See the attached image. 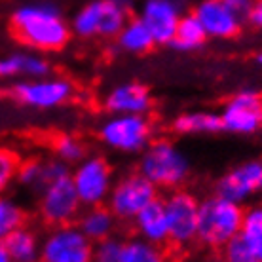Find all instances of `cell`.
Segmentation results:
<instances>
[{
	"label": "cell",
	"mask_w": 262,
	"mask_h": 262,
	"mask_svg": "<svg viewBox=\"0 0 262 262\" xmlns=\"http://www.w3.org/2000/svg\"><path fill=\"white\" fill-rule=\"evenodd\" d=\"M124 249V239L116 236L105 237L93 243V262H120Z\"/></svg>",
	"instance_id": "obj_30"
},
{
	"label": "cell",
	"mask_w": 262,
	"mask_h": 262,
	"mask_svg": "<svg viewBox=\"0 0 262 262\" xmlns=\"http://www.w3.org/2000/svg\"><path fill=\"white\" fill-rule=\"evenodd\" d=\"M40 262H93V242L74 224L53 226L40 242Z\"/></svg>",
	"instance_id": "obj_8"
},
{
	"label": "cell",
	"mask_w": 262,
	"mask_h": 262,
	"mask_svg": "<svg viewBox=\"0 0 262 262\" xmlns=\"http://www.w3.org/2000/svg\"><path fill=\"white\" fill-rule=\"evenodd\" d=\"M63 177H71V167L57 158L27 160L19 165V171H17V181L21 186H25L33 192H38V194L48 184L55 183Z\"/></svg>",
	"instance_id": "obj_17"
},
{
	"label": "cell",
	"mask_w": 262,
	"mask_h": 262,
	"mask_svg": "<svg viewBox=\"0 0 262 262\" xmlns=\"http://www.w3.org/2000/svg\"><path fill=\"white\" fill-rule=\"evenodd\" d=\"M249 23L256 29H262V0H255L249 15Z\"/></svg>",
	"instance_id": "obj_33"
},
{
	"label": "cell",
	"mask_w": 262,
	"mask_h": 262,
	"mask_svg": "<svg viewBox=\"0 0 262 262\" xmlns=\"http://www.w3.org/2000/svg\"><path fill=\"white\" fill-rule=\"evenodd\" d=\"M52 148H53V156L69 165H76L78 162H82L88 156L85 154V144L78 137L69 135V133L57 135V137L53 139Z\"/></svg>",
	"instance_id": "obj_26"
},
{
	"label": "cell",
	"mask_w": 262,
	"mask_h": 262,
	"mask_svg": "<svg viewBox=\"0 0 262 262\" xmlns=\"http://www.w3.org/2000/svg\"><path fill=\"white\" fill-rule=\"evenodd\" d=\"M2 243L12 262H40V239L33 230L21 226Z\"/></svg>",
	"instance_id": "obj_23"
},
{
	"label": "cell",
	"mask_w": 262,
	"mask_h": 262,
	"mask_svg": "<svg viewBox=\"0 0 262 262\" xmlns=\"http://www.w3.org/2000/svg\"><path fill=\"white\" fill-rule=\"evenodd\" d=\"M154 105L150 90L141 82H124L114 85L103 99L111 114H148Z\"/></svg>",
	"instance_id": "obj_16"
},
{
	"label": "cell",
	"mask_w": 262,
	"mask_h": 262,
	"mask_svg": "<svg viewBox=\"0 0 262 262\" xmlns=\"http://www.w3.org/2000/svg\"><path fill=\"white\" fill-rule=\"evenodd\" d=\"M120 262H167V258L160 245H154L137 236L124 242Z\"/></svg>",
	"instance_id": "obj_25"
},
{
	"label": "cell",
	"mask_w": 262,
	"mask_h": 262,
	"mask_svg": "<svg viewBox=\"0 0 262 262\" xmlns=\"http://www.w3.org/2000/svg\"><path fill=\"white\" fill-rule=\"evenodd\" d=\"M205 40H207V34L196 15L183 13V17L179 19L175 36L171 40V46L179 52H196L205 44Z\"/></svg>",
	"instance_id": "obj_24"
},
{
	"label": "cell",
	"mask_w": 262,
	"mask_h": 262,
	"mask_svg": "<svg viewBox=\"0 0 262 262\" xmlns=\"http://www.w3.org/2000/svg\"><path fill=\"white\" fill-rule=\"evenodd\" d=\"M0 262H12L10 260V255H8L6 247H4V243H0Z\"/></svg>",
	"instance_id": "obj_34"
},
{
	"label": "cell",
	"mask_w": 262,
	"mask_h": 262,
	"mask_svg": "<svg viewBox=\"0 0 262 262\" xmlns=\"http://www.w3.org/2000/svg\"><path fill=\"white\" fill-rule=\"evenodd\" d=\"M80 209H82V203L74 190L71 177H63L55 183L48 184L46 188L40 192L38 213L42 221L52 226L72 224L74 219H78Z\"/></svg>",
	"instance_id": "obj_12"
},
{
	"label": "cell",
	"mask_w": 262,
	"mask_h": 262,
	"mask_svg": "<svg viewBox=\"0 0 262 262\" xmlns=\"http://www.w3.org/2000/svg\"><path fill=\"white\" fill-rule=\"evenodd\" d=\"M156 198H160L158 188L137 171L114 181L106 207L112 211L116 221H133Z\"/></svg>",
	"instance_id": "obj_7"
},
{
	"label": "cell",
	"mask_w": 262,
	"mask_h": 262,
	"mask_svg": "<svg viewBox=\"0 0 262 262\" xmlns=\"http://www.w3.org/2000/svg\"><path fill=\"white\" fill-rule=\"evenodd\" d=\"M74 95V85L65 78L44 76V78L23 80L12 88V97L23 106L34 111H52L69 103Z\"/></svg>",
	"instance_id": "obj_10"
},
{
	"label": "cell",
	"mask_w": 262,
	"mask_h": 262,
	"mask_svg": "<svg viewBox=\"0 0 262 262\" xmlns=\"http://www.w3.org/2000/svg\"><path fill=\"white\" fill-rule=\"evenodd\" d=\"M223 2L228 6L230 12L234 13L239 21H249V15H251V10H253L255 0H223Z\"/></svg>",
	"instance_id": "obj_32"
},
{
	"label": "cell",
	"mask_w": 262,
	"mask_h": 262,
	"mask_svg": "<svg viewBox=\"0 0 262 262\" xmlns=\"http://www.w3.org/2000/svg\"><path fill=\"white\" fill-rule=\"evenodd\" d=\"M167 223H169V243L175 247H188L198 239V215L200 200L192 192L177 188L169 190L164 198Z\"/></svg>",
	"instance_id": "obj_9"
},
{
	"label": "cell",
	"mask_w": 262,
	"mask_h": 262,
	"mask_svg": "<svg viewBox=\"0 0 262 262\" xmlns=\"http://www.w3.org/2000/svg\"><path fill=\"white\" fill-rule=\"evenodd\" d=\"M10 23L15 38L38 52H59L72 36L71 23L50 2L23 4L12 13Z\"/></svg>",
	"instance_id": "obj_1"
},
{
	"label": "cell",
	"mask_w": 262,
	"mask_h": 262,
	"mask_svg": "<svg viewBox=\"0 0 262 262\" xmlns=\"http://www.w3.org/2000/svg\"><path fill=\"white\" fill-rule=\"evenodd\" d=\"M192 13L202 23L207 38H234L239 33L243 23V21H239L234 13L230 12L228 6L224 4L223 0H202V2L196 4Z\"/></svg>",
	"instance_id": "obj_15"
},
{
	"label": "cell",
	"mask_w": 262,
	"mask_h": 262,
	"mask_svg": "<svg viewBox=\"0 0 262 262\" xmlns=\"http://www.w3.org/2000/svg\"><path fill=\"white\" fill-rule=\"evenodd\" d=\"M255 61H256V65H258V67H260V69H262V52H260V53H256Z\"/></svg>",
	"instance_id": "obj_35"
},
{
	"label": "cell",
	"mask_w": 262,
	"mask_h": 262,
	"mask_svg": "<svg viewBox=\"0 0 262 262\" xmlns=\"http://www.w3.org/2000/svg\"><path fill=\"white\" fill-rule=\"evenodd\" d=\"M78 228L84 232V236L90 242L97 243L105 237L114 236L116 230V216L106 205H95L85 207L78 215Z\"/></svg>",
	"instance_id": "obj_20"
},
{
	"label": "cell",
	"mask_w": 262,
	"mask_h": 262,
	"mask_svg": "<svg viewBox=\"0 0 262 262\" xmlns=\"http://www.w3.org/2000/svg\"><path fill=\"white\" fill-rule=\"evenodd\" d=\"M19 165V158L15 152L0 148V194L6 192L8 186L17 179Z\"/></svg>",
	"instance_id": "obj_31"
},
{
	"label": "cell",
	"mask_w": 262,
	"mask_h": 262,
	"mask_svg": "<svg viewBox=\"0 0 262 262\" xmlns=\"http://www.w3.org/2000/svg\"><path fill=\"white\" fill-rule=\"evenodd\" d=\"M52 65L40 53L13 52L0 57V78H44L50 76Z\"/></svg>",
	"instance_id": "obj_19"
},
{
	"label": "cell",
	"mask_w": 262,
	"mask_h": 262,
	"mask_svg": "<svg viewBox=\"0 0 262 262\" xmlns=\"http://www.w3.org/2000/svg\"><path fill=\"white\" fill-rule=\"evenodd\" d=\"M139 17L148 27L158 46H171L179 19L183 17L181 0H144Z\"/></svg>",
	"instance_id": "obj_14"
},
{
	"label": "cell",
	"mask_w": 262,
	"mask_h": 262,
	"mask_svg": "<svg viewBox=\"0 0 262 262\" xmlns=\"http://www.w3.org/2000/svg\"><path fill=\"white\" fill-rule=\"evenodd\" d=\"M133 226L139 237L154 245H165L169 243V223H167V213L162 198H156L150 202L133 219Z\"/></svg>",
	"instance_id": "obj_18"
},
{
	"label": "cell",
	"mask_w": 262,
	"mask_h": 262,
	"mask_svg": "<svg viewBox=\"0 0 262 262\" xmlns=\"http://www.w3.org/2000/svg\"><path fill=\"white\" fill-rule=\"evenodd\" d=\"M221 260L223 262H260L249 243L245 242V237L239 236L232 237L223 249H221Z\"/></svg>",
	"instance_id": "obj_29"
},
{
	"label": "cell",
	"mask_w": 262,
	"mask_h": 262,
	"mask_svg": "<svg viewBox=\"0 0 262 262\" xmlns=\"http://www.w3.org/2000/svg\"><path fill=\"white\" fill-rule=\"evenodd\" d=\"M205 262H223L221 258H211V260H205Z\"/></svg>",
	"instance_id": "obj_36"
},
{
	"label": "cell",
	"mask_w": 262,
	"mask_h": 262,
	"mask_svg": "<svg viewBox=\"0 0 262 262\" xmlns=\"http://www.w3.org/2000/svg\"><path fill=\"white\" fill-rule=\"evenodd\" d=\"M25 223V213L17 203L0 194V243Z\"/></svg>",
	"instance_id": "obj_28"
},
{
	"label": "cell",
	"mask_w": 262,
	"mask_h": 262,
	"mask_svg": "<svg viewBox=\"0 0 262 262\" xmlns=\"http://www.w3.org/2000/svg\"><path fill=\"white\" fill-rule=\"evenodd\" d=\"M262 192V160H247L219 177L215 194L242 205Z\"/></svg>",
	"instance_id": "obj_13"
},
{
	"label": "cell",
	"mask_w": 262,
	"mask_h": 262,
	"mask_svg": "<svg viewBox=\"0 0 262 262\" xmlns=\"http://www.w3.org/2000/svg\"><path fill=\"white\" fill-rule=\"evenodd\" d=\"M71 181L82 207L105 205L114 184V171L103 156H85L71 169Z\"/></svg>",
	"instance_id": "obj_6"
},
{
	"label": "cell",
	"mask_w": 262,
	"mask_h": 262,
	"mask_svg": "<svg viewBox=\"0 0 262 262\" xmlns=\"http://www.w3.org/2000/svg\"><path fill=\"white\" fill-rule=\"evenodd\" d=\"M221 116L223 129L236 135H253L262 127V93L242 90L224 103Z\"/></svg>",
	"instance_id": "obj_11"
},
{
	"label": "cell",
	"mask_w": 262,
	"mask_h": 262,
	"mask_svg": "<svg viewBox=\"0 0 262 262\" xmlns=\"http://www.w3.org/2000/svg\"><path fill=\"white\" fill-rule=\"evenodd\" d=\"M116 42H118V48L122 52L131 53V55L148 53L156 46L148 27L144 25L141 17H129V21L125 23L124 29L116 36Z\"/></svg>",
	"instance_id": "obj_22"
},
{
	"label": "cell",
	"mask_w": 262,
	"mask_h": 262,
	"mask_svg": "<svg viewBox=\"0 0 262 262\" xmlns=\"http://www.w3.org/2000/svg\"><path fill=\"white\" fill-rule=\"evenodd\" d=\"M129 0H92L74 13L72 34L80 38H116L129 21Z\"/></svg>",
	"instance_id": "obj_4"
},
{
	"label": "cell",
	"mask_w": 262,
	"mask_h": 262,
	"mask_svg": "<svg viewBox=\"0 0 262 262\" xmlns=\"http://www.w3.org/2000/svg\"><path fill=\"white\" fill-rule=\"evenodd\" d=\"M139 173L158 190H177L190 177V160L186 152L169 139H156L141 152Z\"/></svg>",
	"instance_id": "obj_2"
},
{
	"label": "cell",
	"mask_w": 262,
	"mask_h": 262,
	"mask_svg": "<svg viewBox=\"0 0 262 262\" xmlns=\"http://www.w3.org/2000/svg\"><path fill=\"white\" fill-rule=\"evenodd\" d=\"M177 135H213L216 131H223L221 116L209 111L183 112L171 124Z\"/></svg>",
	"instance_id": "obj_21"
},
{
	"label": "cell",
	"mask_w": 262,
	"mask_h": 262,
	"mask_svg": "<svg viewBox=\"0 0 262 262\" xmlns=\"http://www.w3.org/2000/svg\"><path fill=\"white\" fill-rule=\"evenodd\" d=\"M152 133L146 114H111L99 127L101 143L122 154H141L150 144Z\"/></svg>",
	"instance_id": "obj_5"
},
{
	"label": "cell",
	"mask_w": 262,
	"mask_h": 262,
	"mask_svg": "<svg viewBox=\"0 0 262 262\" xmlns=\"http://www.w3.org/2000/svg\"><path fill=\"white\" fill-rule=\"evenodd\" d=\"M243 207L226 198L209 196L200 202L198 239L207 249H223L224 245L242 234Z\"/></svg>",
	"instance_id": "obj_3"
},
{
	"label": "cell",
	"mask_w": 262,
	"mask_h": 262,
	"mask_svg": "<svg viewBox=\"0 0 262 262\" xmlns=\"http://www.w3.org/2000/svg\"><path fill=\"white\" fill-rule=\"evenodd\" d=\"M242 236L249 243L262 262V203L253 205L243 213Z\"/></svg>",
	"instance_id": "obj_27"
}]
</instances>
